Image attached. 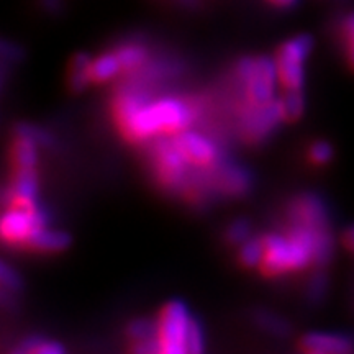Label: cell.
<instances>
[{
    "mask_svg": "<svg viewBox=\"0 0 354 354\" xmlns=\"http://www.w3.org/2000/svg\"><path fill=\"white\" fill-rule=\"evenodd\" d=\"M248 236H250V225L246 221H234L227 232L228 241L233 243V245L248 241Z\"/></svg>",
    "mask_w": 354,
    "mask_h": 354,
    "instance_id": "d4e9b609",
    "label": "cell"
},
{
    "mask_svg": "<svg viewBox=\"0 0 354 354\" xmlns=\"http://www.w3.org/2000/svg\"><path fill=\"white\" fill-rule=\"evenodd\" d=\"M343 243H344V246H346L349 251H353V253H354V227L349 228L348 232L344 233Z\"/></svg>",
    "mask_w": 354,
    "mask_h": 354,
    "instance_id": "f546056e",
    "label": "cell"
},
{
    "mask_svg": "<svg viewBox=\"0 0 354 354\" xmlns=\"http://www.w3.org/2000/svg\"><path fill=\"white\" fill-rule=\"evenodd\" d=\"M174 143L183 156L187 159V162L196 166H209L216 158L214 145L198 133L184 130L176 133Z\"/></svg>",
    "mask_w": 354,
    "mask_h": 354,
    "instance_id": "ba28073f",
    "label": "cell"
},
{
    "mask_svg": "<svg viewBox=\"0 0 354 354\" xmlns=\"http://www.w3.org/2000/svg\"><path fill=\"white\" fill-rule=\"evenodd\" d=\"M115 55H117L118 61H120L122 69L131 71L143 64L146 53L143 48L136 46V44H127V46L118 48V50L115 51Z\"/></svg>",
    "mask_w": 354,
    "mask_h": 354,
    "instance_id": "ac0fdd59",
    "label": "cell"
},
{
    "mask_svg": "<svg viewBox=\"0 0 354 354\" xmlns=\"http://www.w3.org/2000/svg\"><path fill=\"white\" fill-rule=\"evenodd\" d=\"M127 335L133 343L149 342V339L158 338V325L148 320H135L128 326Z\"/></svg>",
    "mask_w": 354,
    "mask_h": 354,
    "instance_id": "d6986e66",
    "label": "cell"
},
{
    "mask_svg": "<svg viewBox=\"0 0 354 354\" xmlns=\"http://www.w3.org/2000/svg\"><path fill=\"white\" fill-rule=\"evenodd\" d=\"M0 281H2L3 290L20 289V279L17 277V274L13 272L6 263L2 264V271H0Z\"/></svg>",
    "mask_w": 354,
    "mask_h": 354,
    "instance_id": "4316f807",
    "label": "cell"
},
{
    "mask_svg": "<svg viewBox=\"0 0 354 354\" xmlns=\"http://www.w3.org/2000/svg\"><path fill=\"white\" fill-rule=\"evenodd\" d=\"M292 225H300L312 230H328V215L325 205L315 196H302L290 205Z\"/></svg>",
    "mask_w": 354,
    "mask_h": 354,
    "instance_id": "52a82bcc",
    "label": "cell"
},
{
    "mask_svg": "<svg viewBox=\"0 0 354 354\" xmlns=\"http://www.w3.org/2000/svg\"><path fill=\"white\" fill-rule=\"evenodd\" d=\"M185 162H187V159L177 149L174 141L161 143L156 148V165L161 183L167 185L179 184L184 177Z\"/></svg>",
    "mask_w": 354,
    "mask_h": 354,
    "instance_id": "9c48e42d",
    "label": "cell"
},
{
    "mask_svg": "<svg viewBox=\"0 0 354 354\" xmlns=\"http://www.w3.org/2000/svg\"><path fill=\"white\" fill-rule=\"evenodd\" d=\"M192 322L187 308L180 302H169L158 320V339L162 354H184L185 338Z\"/></svg>",
    "mask_w": 354,
    "mask_h": 354,
    "instance_id": "3957f363",
    "label": "cell"
},
{
    "mask_svg": "<svg viewBox=\"0 0 354 354\" xmlns=\"http://www.w3.org/2000/svg\"><path fill=\"white\" fill-rule=\"evenodd\" d=\"M236 73L240 81L245 84L248 102L251 105H266L272 102L277 79L276 61H271L269 57H245L238 63Z\"/></svg>",
    "mask_w": 354,
    "mask_h": 354,
    "instance_id": "7a4b0ae2",
    "label": "cell"
},
{
    "mask_svg": "<svg viewBox=\"0 0 354 354\" xmlns=\"http://www.w3.org/2000/svg\"><path fill=\"white\" fill-rule=\"evenodd\" d=\"M325 289H326V279L323 276H317L312 282H310V286H308L310 299H312V300L322 299L323 294H325Z\"/></svg>",
    "mask_w": 354,
    "mask_h": 354,
    "instance_id": "f1b7e54d",
    "label": "cell"
},
{
    "mask_svg": "<svg viewBox=\"0 0 354 354\" xmlns=\"http://www.w3.org/2000/svg\"><path fill=\"white\" fill-rule=\"evenodd\" d=\"M44 6H48L50 10H55L56 8V0H48V2H44Z\"/></svg>",
    "mask_w": 354,
    "mask_h": 354,
    "instance_id": "1f68e13d",
    "label": "cell"
},
{
    "mask_svg": "<svg viewBox=\"0 0 354 354\" xmlns=\"http://www.w3.org/2000/svg\"><path fill=\"white\" fill-rule=\"evenodd\" d=\"M218 184L227 194H241L248 189L250 177H248L245 171L238 169V167H225L220 172Z\"/></svg>",
    "mask_w": 354,
    "mask_h": 354,
    "instance_id": "e0dca14e",
    "label": "cell"
},
{
    "mask_svg": "<svg viewBox=\"0 0 354 354\" xmlns=\"http://www.w3.org/2000/svg\"><path fill=\"white\" fill-rule=\"evenodd\" d=\"M19 351L30 353V354H61L64 349L61 344H57L55 342H48V339H39V338H30L21 344Z\"/></svg>",
    "mask_w": 354,
    "mask_h": 354,
    "instance_id": "44dd1931",
    "label": "cell"
},
{
    "mask_svg": "<svg viewBox=\"0 0 354 354\" xmlns=\"http://www.w3.org/2000/svg\"><path fill=\"white\" fill-rule=\"evenodd\" d=\"M46 214L39 209L32 214L7 209L2 216L0 232H2L3 241L12 243V245H26L35 233L46 228Z\"/></svg>",
    "mask_w": 354,
    "mask_h": 354,
    "instance_id": "5b68a950",
    "label": "cell"
},
{
    "mask_svg": "<svg viewBox=\"0 0 354 354\" xmlns=\"http://www.w3.org/2000/svg\"><path fill=\"white\" fill-rule=\"evenodd\" d=\"M312 38L300 35L279 48L276 55L277 79L286 91L300 88L304 84V61L312 50Z\"/></svg>",
    "mask_w": 354,
    "mask_h": 354,
    "instance_id": "277c9868",
    "label": "cell"
},
{
    "mask_svg": "<svg viewBox=\"0 0 354 354\" xmlns=\"http://www.w3.org/2000/svg\"><path fill=\"white\" fill-rule=\"evenodd\" d=\"M258 322L259 325L263 326L266 330H271L272 333H277V335H284L287 331V326L286 323L282 320H279L274 315H268V313H264V315H259L258 317Z\"/></svg>",
    "mask_w": 354,
    "mask_h": 354,
    "instance_id": "484cf974",
    "label": "cell"
},
{
    "mask_svg": "<svg viewBox=\"0 0 354 354\" xmlns=\"http://www.w3.org/2000/svg\"><path fill=\"white\" fill-rule=\"evenodd\" d=\"M268 2H271L272 6H276V7H282V8H286V7L294 6V3L297 2V0H268Z\"/></svg>",
    "mask_w": 354,
    "mask_h": 354,
    "instance_id": "4dcf8cb0",
    "label": "cell"
},
{
    "mask_svg": "<svg viewBox=\"0 0 354 354\" xmlns=\"http://www.w3.org/2000/svg\"><path fill=\"white\" fill-rule=\"evenodd\" d=\"M264 258V245L263 238L261 240H248L243 243L240 251V261L246 268H254L259 266Z\"/></svg>",
    "mask_w": 354,
    "mask_h": 354,
    "instance_id": "ffe728a7",
    "label": "cell"
},
{
    "mask_svg": "<svg viewBox=\"0 0 354 354\" xmlns=\"http://www.w3.org/2000/svg\"><path fill=\"white\" fill-rule=\"evenodd\" d=\"M38 192V177L35 169H15L12 177L10 187L6 190L3 198L8 197H25L37 198Z\"/></svg>",
    "mask_w": 354,
    "mask_h": 354,
    "instance_id": "7c38bea8",
    "label": "cell"
},
{
    "mask_svg": "<svg viewBox=\"0 0 354 354\" xmlns=\"http://www.w3.org/2000/svg\"><path fill=\"white\" fill-rule=\"evenodd\" d=\"M343 38L344 46H346V57L348 64L354 71V13L346 17L343 21Z\"/></svg>",
    "mask_w": 354,
    "mask_h": 354,
    "instance_id": "cb8c5ba5",
    "label": "cell"
},
{
    "mask_svg": "<svg viewBox=\"0 0 354 354\" xmlns=\"http://www.w3.org/2000/svg\"><path fill=\"white\" fill-rule=\"evenodd\" d=\"M120 71V61L117 55L112 53V55H102L92 61L91 68H88V76H91V82H105L117 76Z\"/></svg>",
    "mask_w": 354,
    "mask_h": 354,
    "instance_id": "5bb4252c",
    "label": "cell"
},
{
    "mask_svg": "<svg viewBox=\"0 0 354 354\" xmlns=\"http://www.w3.org/2000/svg\"><path fill=\"white\" fill-rule=\"evenodd\" d=\"M17 135L30 136V138L35 140L39 145H48V143H50V136H48L46 133L41 131V130H37V128H33V127H30V125L17 127Z\"/></svg>",
    "mask_w": 354,
    "mask_h": 354,
    "instance_id": "83f0119b",
    "label": "cell"
},
{
    "mask_svg": "<svg viewBox=\"0 0 354 354\" xmlns=\"http://www.w3.org/2000/svg\"><path fill=\"white\" fill-rule=\"evenodd\" d=\"M279 110H281L282 120L295 122L304 112V97L300 88H289L279 100Z\"/></svg>",
    "mask_w": 354,
    "mask_h": 354,
    "instance_id": "2e32d148",
    "label": "cell"
},
{
    "mask_svg": "<svg viewBox=\"0 0 354 354\" xmlns=\"http://www.w3.org/2000/svg\"><path fill=\"white\" fill-rule=\"evenodd\" d=\"M300 351L307 354H348L354 351V343L343 335L310 333L300 339Z\"/></svg>",
    "mask_w": 354,
    "mask_h": 354,
    "instance_id": "30bf717a",
    "label": "cell"
},
{
    "mask_svg": "<svg viewBox=\"0 0 354 354\" xmlns=\"http://www.w3.org/2000/svg\"><path fill=\"white\" fill-rule=\"evenodd\" d=\"M308 158L313 165L323 166L333 158V148H331V145L326 143V141H317V143H313L312 148H310Z\"/></svg>",
    "mask_w": 354,
    "mask_h": 354,
    "instance_id": "603a6c76",
    "label": "cell"
},
{
    "mask_svg": "<svg viewBox=\"0 0 354 354\" xmlns=\"http://www.w3.org/2000/svg\"><path fill=\"white\" fill-rule=\"evenodd\" d=\"M69 245V234L63 232H48L46 228L39 230L30 238L26 246L39 251H59Z\"/></svg>",
    "mask_w": 354,
    "mask_h": 354,
    "instance_id": "9a60e30c",
    "label": "cell"
},
{
    "mask_svg": "<svg viewBox=\"0 0 354 354\" xmlns=\"http://www.w3.org/2000/svg\"><path fill=\"white\" fill-rule=\"evenodd\" d=\"M37 141L25 135H17L10 149L13 169H35L37 166Z\"/></svg>",
    "mask_w": 354,
    "mask_h": 354,
    "instance_id": "8fae6325",
    "label": "cell"
},
{
    "mask_svg": "<svg viewBox=\"0 0 354 354\" xmlns=\"http://www.w3.org/2000/svg\"><path fill=\"white\" fill-rule=\"evenodd\" d=\"M203 349V335L201 326L196 320L190 322L187 338H185V353L187 354H196L201 353Z\"/></svg>",
    "mask_w": 354,
    "mask_h": 354,
    "instance_id": "7402d4cb",
    "label": "cell"
},
{
    "mask_svg": "<svg viewBox=\"0 0 354 354\" xmlns=\"http://www.w3.org/2000/svg\"><path fill=\"white\" fill-rule=\"evenodd\" d=\"M92 59L86 53H79L71 59L69 69H68V86L71 91L81 92L84 87L91 82V76H88V68H91Z\"/></svg>",
    "mask_w": 354,
    "mask_h": 354,
    "instance_id": "4fadbf2b",
    "label": "cell"
},
{
    "mask_svg": "<svg viewBox=\"0 0 354 354\" xmlns=\"http://www.w3.org/2000/svg\"><path fill=\"white\" fill-rule=\"evenodd\" d=\"M113 113L123 135L131 141L146 140L156 133H179L194 120L190 105L176 99L148 102L140 92H123L113 104Z\"/></svg>",
    "mask_w": 354,
    "mask_h": 354,
    "instance_id": "6da1fadb",
    "label": "cell"
},
{
    "mask_svg": "<svg viewBox=\"0 0 354 354\" xmlns=\"http://www.w3.org/2000/svg\"><path fill=\"white\" fill-rule=\"evenodd\" d=\"M282 120L279 102H269L266 105H251L241 120V133L250 143H259Z\"/></svg>",
    "mask_w": 354,
    "mask_h": 354,
    "instance_id": "8992f818",
    "label": "cell"
}]
</instances>
